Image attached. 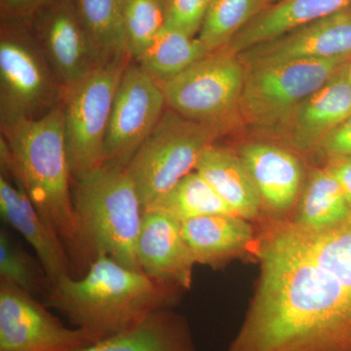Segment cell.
Instances as JSON below:
<instances>
[{
    "label": "cell",
    "mask_w": 351,
    "mask_h": 351,
    "mask_svg": "<svg viewBox=\"0 0 351 351\" xmlns=\"http://www.w3.org/2000/svg\"><path fill=\"white\" fill-rule=\"evenodd\" d=\"M2 173L25 189L41 217L62 239L75 269L85 274L73 200L62 103L34 119L1 126Z\"/></svg>",
    "instance_id": "obj_2"
},
{
    "label": "cell",
    "mask_w": 351,
    "mask_h": 351,
    "mask_svg": "<svg viewBox=\"0 0 351 351\" xmlns=\"http://www.w3.org/2000/svg\"><path fill=\"white\" fill-rule=\"evenodd\" d=\"M195 171L237 216L247 219L258 214L262 198L240 157L211 145L201 154Z\"/></svg>",
    "instance_id": "obj_19"
},
{
    "label": "cell",
    "mask_w": 351,
    "mask_h": 351,
    "mask_svg": "<svg viewBox=\"0 0 351 351\" xmlns=\"http://www.w3.org/2000/svg\"><path fill=\"white\" fill-rule=\"evenodd\" d=\"M218 132L184 119L174 110L164 112L126 167L144 210L195 170L201 154L212 145Z\"/></svg>",
    "instance_id": "obj_5"
},
{
    "label": "cell",
    "mask_w": 351,
    "mask_h": 351,
    "mask_svg": "<svg viewBox=\"0 0 351 351\" xmlns=\"http://www.w3.org/2000/svg\"><path fill=\"white\" fill-rule=\"evenodd\" d=\"M165 106L160 83L138 64H128L113 100L104 145L103 166L126 169L158 123Z\"/></svg>",
    "instance_id": "obj_10"
},
{
    "label": "cell",
    "mask_w": 351,
    "mask_h": 351,
    "mask_svg": "<svg viewBox=\"0 0 351 351\" xmlns=\"http://www.w3.org/2000/svg\"><path fill=\"white\" fill-rule=\"evenodd\" d=\"M101 66L128 61L126 0H71Z\"/></svg>",
    "instance_id": "obj_22"
},
{
    "label": "cell",
    "mask_w": 351,
    "mask_h": 351,
    "mask_svg": "<svg viewBox=\"0 0 351 351\" xmlns=\"http://www.w3.org/2000/svg\"><path fill=\"white\" fill-rule=\"evenodd\" d=\"M75 351H195L191 332L181 317L158 309L125 331Z\"/></svg>",
    "instance_id": "obj_20"
},
{
    "label": "cell",
    "mask_w": 351,
    "mask_h": 351,
    "mask_svg": "<svg viewBox=\"0 0 351 351\" xmlns=\"http://www.w3.org/2000/svg\"><path fill=\"white\" fill-rule=\"evenodd\" d=\"M351 213L341 186L329 168L314 171L304 189L295 225L321 230L337 225Z\"/></svg>",
    "instance_id": "obj_24"
},
{
    "label": "cell",
    "mask_w": 351,
    "mask_h": 351,
    "mask_svg": "<svg viewBox=\"0 0 351 351\" xmlns=\"http://www.w3.org/2000/svg\"><path fill=\"white\" fill-rule=\"evenodd\" d=\"M209 54L197 38L164 25L137 64L157 82L162 83Z\"/></svg>",
    "instance_id": "obj_23"
},
{
    "label": "cell",
    "mask_w": 351,
    "mask_h": 351,
    "mask_svg": "<svg viewBox=\"0 0 351 351\" xmlns=\"http://www.w3.org/2000/svg\"><path fill=\"white\" fill-rule=\"evenodd\" d=\"M350 5L351 0H279L258 12L226 49L240 54Z\"/></svg>",
    "instance_id": "obj_17"
},
{
    "label": "cell",
    "mask_w": 351,
    "mask_h": 351,
    "mask_svg": "<svg viewBox=\"0 0 351 351\" xmlns=\"http://www.w3.org/2000/svg\"><path fill=\"white\" fill-rule=\"evenodd\" d=\"M64 89L38 44L14 36L0 43L1 126L43 117L62 103Z\"/></svg>",
    "instance_id": "obj_9"
},
{
    "label": "cell",
    "mask_w": 351,
    "mask_h": 351,
    "mask_svg": "<svg viewBox=\"0 0 351 351\" xmlns=\"http://www.w3.org/2000/svg\"><path fill=\"white\" fill-rule=\"evenodd\" d=\"M212 0H164L165 27L195 38Z\"/></svg>",
    "instance_id": "obj_29"
},
{
    "label": "cell",
    "mask_w": 351,
    "mask_h": 351,
    "mask_svg": "<svg viewBox=\"0 0 351 351\" xmlns=\"http://www.w3.org/2000/svg\"><path fill=\"white\" fill-rule=\"evenodd\" d=\"M318 147L331 158L351 156V114L321 141Z\"/></svg>",
    "instance_id": "obj_30"
},
{
    "label": "cell",
    "mask_w": 351,
    "mask_h": 351,
    "mask_svg": "<svg viewBox=\"0 0 351 351\" xmlns=\"http://www.w3.org/2000/svg\"><path fill=\"white\" fill-rule=\"evenodd\" d=\"M350 59L300 60L246 69L239 112L254 128L281 132L295 108Z\"/></svg>",
    "instance_id": "obj_6"
},
{
    "label": "cell",
    "mask_w": 351,
    "mask_h": 351,
    "mask_svg": "<svg viewBox=\"0 0 351 351\" xmlns=\"http://www.w3.org/2000/svg\"><path fill=\"white\" fill-rule=\"evenodd\" d=\"M0 215L36 251L50 286L64 277H75L73 262L58 233L41 217L25 189L3 174L0 176Z\"/></svg>",
    "instance_id": "obj_15"
},
{
    "label": "cell",
    "mask_w": 351,
    "mask_h": 351,
    "mask_svg": "<svg viewBox=\"0 0 351 351\" xmlns=\"http://www.w3.org/2000/svg\"><path fill=\"white\" fill-rule=\"evenodd\" d=\"M73 200L85 272L100 256L143 272L137 242L144 208L126 169L101 166L73 180Z\"/></svg>",
    "instance_id": "obj_4"
},
{
    "label": "cell",
    "mask_w": 351,
    "mask_h": 351,
    "mask_svg": "<svg viewBox=\"0 0 351 351\" xmlns=\"http://www.w3.org/2000/svg\"><path fill=\"white\" fill-rule=\"evenodd\" d=\"M125 36L129 57H142L165 25L163 0H126Z\"/></svg>",
    "instance_id": "obj_28"
},
{
    "label": "cell",
    "mask_w": 351,
    "mask_h": 351,
    "mask_svg": "<svg viewBox=\"0 0 351 351\" xmlns=\"http://www.w3.org/2000/svg\"><path fill=\"white\" fill-rule=\"evenodd\" d=\"M145 210L160 212L179 223L209 215L237 216L195 170L182 178L169 193Z\"/></svg>",
    "instance_id": "obj_25"
},
{
    "label": "cell",
    "mask_w": 351,
    "mask_h": 351,
    "mask_svg": "<svg viewBox=\"0 0 351 351\" xmlns=\"http://www.w3.org/2000/svg\"><path fill=\"white\" fill-rule=\"evenodd\" d=\"M245 77L239 55L223 48L160 85L170 110L219 131L239 110Z\"/></svg>",
    "instance_id": "obj_7"
},
{
    "label": "cell",
    "mask_w": 351,
    "mask_h": 351,
    "mask_svg": "<svg viewBox=\"0 0 351 351\" xmlns=\"http://www.w3.org/2000/svg\"><path fill=\"white\" fill-rule=\"evenodd\" d=\"M279 1V0H263L265 2V6H269L270 4L276 3V2Z\"/></svg>",
    "instance_id": "obj_34"
},
{
    "label": "cell",
    "mask_w": 351,
    "mask_h": 351,
    "mask_svg": "<svg viewBox=\"0 0 351 351\" xmlns=\"http://www.w3.org/2000/svg\"><path fill=\"white\" fill-rule=\"evenodd\" d=\"M239 55L246 69L300 60L351 58V5Z\"/></svg>",
    "instance_id": "obj_13"
},
{
    "label": "cell",
    "mask_w": 351,
    "mask_h": 351,
    "mask_svg": "<svg viewBox=\"0 0 351 351\" xmlns=\"http://www.w3.org/2000/svg\"><path fill=\"white\" fill-rule=\"evenodd\" d=\"M34 295L0 279V351H75L101 341L64 326Z\"/></svg>",
    "instance_id": "obj_11"
},
{
    "label": "cell",
    "mask_w": 351,
    "mask_h": 351,
    "mask_svg": "<svg viewBox=\"0 0 351 351\" xmlns=\"http://www.w3.org/2000/svg\"><path fill=\"white\" fill-rule=\"evenodd\" d=\"M143 272L160 282L189 288L196 262L181 223L160 212L145 210L137 242Z\"/></svg>",
    "instance_id": "obj_14"
},
{
    "label": "cell",
    "mask_w": 351,
    "mask_h": 351,
    "mask_svg": "<svg viewBox=\"0 0 351 351\" xmlns=\"http://www.w3.org/2000/svg\"><path fill=\"white\" fill-rule=\"evenodd\" d=\"M346 73H348V80H350V82L351 83V58L350 60H348V63H346Z\"/></svg>",
    "instance_id": "obj_33"
},
{
    "label": "cell",
    "mask_w": 351,
    "mask_h": 351,
    "mask_svg": "<svg viewBox=\"0 0 351 351\" xmlns=\"http://www.w3.org/2000/svg\"><path fill=\"white\" fill-rule=\"evenodd\" d=\"M0 279L36 295L46 294L50 281L38 258H34L12 239L0 230Z\"/></svg>",
    "instance_id": "obj_27"
},
{
    "label": "cell",
    "mask_w": 351,
    "mask_h": 351,
    "mask_svg": "<svg viewBox=\"0 0 351 351\" xmlns=\"http://www.w3.org/2000/svg\"><path fill=\"white\" fill-rule=\"evenodd\" d=\"M240 158L255 182L261 198L276 211H286L294 204L302 182L299 160L277 145H245Z\"/></svg>",
    "instance_id": "obj_18"
},
{
    "label": "cell",
    "mask_w": 351,
    "mask_h": 351,
    "mask_svg": "<svg viewBox=\"0 0 351 351\" xmlns=\"http://www.w3.org/2000/svg\"><path fill=\"white\" fill-rule=\"evenodd\" d=\"M279 262L326 351H351V213L337 225L276 232Z\"/></svg>",
    "instance_id": "obj_1"
},
{
    "label": "cell",
    "mask_w": 351,
    "mask_h": 351,
    "mask_svg": "<svg viewBox=\"0 0 351 351\" xmlns=\"http://www.w3.org/2000/svg\"><path fill=\"white\" fill-rule=\"evenodd\" d=\"M34 31L64 90L101 66L71 0H48L34 20Z\"/></svg>",
    "instance_id": "obj_12"
},
{
    "label": "cell",
    "mask_w": 351,
    "mask_h": 351,
    "mask_svg": "<svg viewBox=\"0 0 351 351\" xmlns=\"http://www.w3.org/2000/svg\"><path fill=\"white\" fill-rule=\"evenodd\" d=\"M330 171L336 178L351 208V156L332 158Z\"/></svg>",
    "instance_id": "obj_31"
},
{
    "label": "cell",
    "mask_w": 351,
    "mask_h": 351,
    "mask_svg": "<svg viewBox=\"0 0 351 351\" xmlns=\"http://www.w3.org/2000/svg\"><path fill=\"white\" fill-rule=\"evenodd\" d=\"M182 232L196 262L216 265L245 248L253 230L234 215H209L181 223Z\"/></svg>",
    "instance_id": "obj_21"
},
{
    "label": "cell",
    "mask_w": 351,
    "mask_h": 351,
    "mask_svg": "<svg viewBox=\"0 0 351 351\" xmlns=\"http://www.w3.org/2000/svg\"><path fill=\"white\" fill-rule=\"evenodd\" d=\"M163 2H164V0H163Z\"/></svg>",
    "instance_id": "obj_35"
},
{
    "label": "cell",
    "mask_w": 351,
    "mask_h": 351,
    "mask_svg": "<svg viewBox=\"0 0 351 351\" xmlns=\"http://www.w3.org/2000/svg\"><path fill=\"white\" fill-rule=\"evenodd\" d=\"M176 288L100 256L82 276L64 277L43 298L46 306L63 314L76 328L104 339L167 308Z\"/></svg>",
    "instance_id": "obj_3"
},
{
    "label": "cell",
    "mask_w": 351,
    "mask_h": 351,
    "mask_svg": "<svg viewBox=\"0 0 351 351\" xmlns=\"http://www.w3.org/2000/svg\"><path fill=\"white\" fill-rule=\"evenodd\" d=\"M41 1L43 0H4L8 8L16 11L25 10L29 7L36 5V3Z\"/></svg>",
    "instance_id": "obj_32"
},
{
    "label": "cell",
    "mask_w": 351,
    "mask_h": 351,
    "mask_svg": "<svg viewBox=\"0 0 351 351\" xmlns=\"http://www.w3.org/2000/svg\"><path fill=\"white\" fill-rule=\"evenodd\" d=\"M346 63L326 84L295 108L281 131L300 151L318 147L330 132L351 114V83Z\"/></svg>",
    "instance_id": "obj_16"
},
{
    "label": "cell",
    "mask_w": 351,
    "mask_h": 351,
    "mask_svg": "<svg viewBox=\"0 0 351 351\" xmlns=\"http://www.w3.org/2000/svg\"><path fill=\"white\" fill-rule=\"evenodd\" d=\"M265 7L263 0H212L197 38L210 53L223 49Z\"/></svg>",
    "instance_id": "obj_26"
},
{
    "label": "cell",
    "mask_w": 351,
    "mask_h": 351,
    "mask_svg": "<svg viewBox=\"0 0 351 351\" xmlns=\"http://www.w3.org/2000/svg\"><path fill=\"white\" fill-rule=\"evenodd\" d=\"M127 66L128 61L101 66L64 90V137L73 181L103 166L113 100Z\"/></svg>",
    "instance_id": "obj_8"
}]
</instances>
